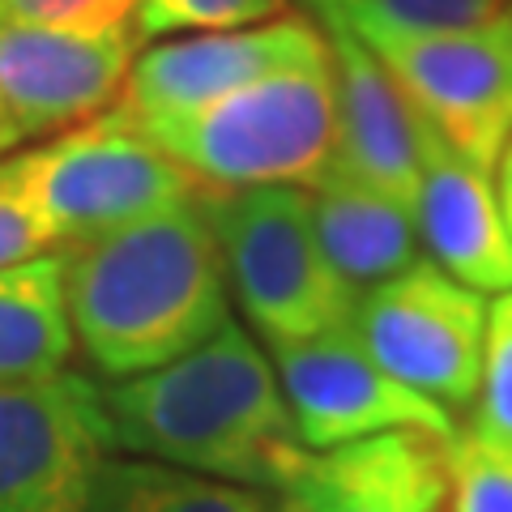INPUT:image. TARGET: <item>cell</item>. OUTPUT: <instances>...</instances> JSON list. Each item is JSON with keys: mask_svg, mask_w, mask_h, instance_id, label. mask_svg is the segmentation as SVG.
Instances as JSON below:
<instances>
[{"mask_svg": "<svg viewBox=\"0 0 512 512\" xmlns=\"http://www.w3.org/2000/svg\"><path fill=\"white\" fill-rule=\"evenodd\" d=\"M103 397L111 436L128 457L274 495L303 453L274 359L235 320L154 372L111 380Z\"/></svg>", "mask_w": 512, "mask_h": 512, "instance_id": "cell-2", "label": "cell"}, {"mask_svg": "<svg viewBox=\"0 0 512 512\" xmlns=\"http://www.w3.org/2000/svg\"><path fill=\"white\" fill-rule=\"evenodd\" d=\"M137 39V22L116 30L0 26V99L18 137L69 133L116 107Z\"/></svg>", "mask_w": 512, "mask_h": 512, "instance_id": "cell-10", "label": "cell"}, {"mask_svg": "<svg viewBox=\"0 0 512 512\" xmlns=\"http://www.w3.org/2000/svg\"><path fill=\"white\" fill-rule=\"evenodd\" d=\"M111 448L107 397L90 376L0 384V512H90Z\"/></svg>", "mask_w": 512, "mask_h": 512, "instance_id": "cell-7", "label": "cell"}, {"mask_svg": "<svg viewBox=\"0 0 512 512\" xmlns=\"http://www.w3.org/2000/svg\"><path fill=\"white\" fill-rule=\"evenodd\" d=\"M478 410L470 427L478 436L512 448V291H500L487 312L483 380H478Z\"/></svg>", "mask_w": 512, "mask_h": 512, "instance_id": "cell-20", "label": "cell"}, {"mask_svg": "<svg viewBox=\"0 0 512 512\" xmlns=\"http://www.w3.org/2000/svg\"><path fill=\"white\" fill-rule=\"evenodd\" d=\"M227 286L201 192L163 214L64 244L73 338L94 372L111 380L154 372L231 325Z\"/></svg>", "mask_w": 512, "mask_h": 512, "instance_id": "cell-1", "label": "cell"}, {"mask_svg": "<svg viewBox=\"0 0 512 512\" xmlns=\"http://www.w3.org/2000/svg\"><path fill=\"white\" fill-rule=\"evenodd\" d=\"M56 244L60 239L52 235V227H47L22 197H13L9 188H0V269L52 252Z\"/></svg>", "mask_w": 512, "mask_h": 512, "instance_id": "cell-23", "label": "cell"}, {"mask_svg": "<svg viewBox=\"0 0 512 512\" xmlns=\"http://www.w3.org/2000/svg\"><path fill=\"white\" fill-rule=\"evenodd\" d=\"M419 235L444 274L474 291H512V231L500 210L491 171L474 167L440 133H423Z\"/></svg>", "mask_w": 512, "mask_h": 512, "instance_id": "cell-14", "label": "cell"}, {"mask_svg": "<svg viewBox=\"0 0 512 512\" xmlns=\"http://www.w3.org/2000/svg\"><path fill=\"white\" fill-rule=\"evenodd\" d=\"M13 146H22V137H18V128H13V120H9L5 99H0V158H5Z\"/></svg>", "mask_w": 512, "mask_h": 512, "instance_id": "cell-25", "label": "cell"}, {"mask_svg": "<svg viewBox=\"0 0 512 512\" xmlns=\"http://www.w3.org/2000/svg\"><path fill=\"white\" fill-rule=\"evenodd\" d=\"M73 350L64 252H43L0 269V384L69 372Z\"/></svg>", "mask_w": 512, "mask_h": 512, "instance_id": "cell-16", "label": "cell"}, {"mask_svg": "<svg viewBox=\"0 0 512 512\" xmlns=\"http://www.w3.org/2000/svg\"><path fill=\"white\" fill-rule=\"evenodd\" d=\"M269 359L303 448H333L380 431L457 436L453 410L384 372L350 320L316 338L269 342Z\"/></svg>", "mask_w": 512, "mask_h": 512, "instance_id": "cell-8", "label": "cell"}, {"mask_svg": "<svg viewBox=\"0 0 512 512\" xmlns=\"http://www.w3.org/2000/svg\"><path fill=\"white\" fill-rule=\"evenodd\" d=\"M325 52V30L303 13H282V18L235 30H197L188 39H163L146 47L133 60V73H128V86L116 107L137 120L171 116V111L222 99L256 77H269L286 64L316 60Z\"/></svg>", "mask_w": 512, "mask_h": 512, "instance_id": "cell-11", "label": "cell"}, {"mask_svg": "<svg viewBox=\"0 0 512 512\" xmlns=\"http://www.w3.org/2000/svg\"><path fill=\"white\" fill-rule=\"evenodd\" d=\"M308 201L320 248L359 295L423 261L419 210L397 192L333 167L316 188H308Z\"/></svg>", "mask_w": 512, "mask_h": 512, "instance_id": "cell-15", "label": "cell"}, {"mask_svg": "<svg viewBox=\"0 0 512 512\" xmlns=\"http://www.w3.org/2000/svg\"><path fill=\"white\" fill-rule=\"evenodd\" d=\"M0 188L22 197L64 244L163 214L201 192L124 107L69 128L47 146L5 158Z\"/></svg>", "mask_w": 512, "mask_h": 512, "instance_id": "cell-5", "label": "cell"}, {"mask_svg": "<svg viewBox=\"0 0 512 512\" xmlns=\"http://www.w3.org/2000/svg\"><path fill=\"white\" fill-rule=\"evenodd\" d=\"M320 22H342L359 39L367 35H453L504 18L512 0H308Z\"/></svg>", "mask_w": 512, "mask_h": 512, "instance_id": "cell-18", "label": "cell"}, {"mask_svg": "<svg viewBox=\"0 0 512 512\" xmlns=\"http://www.w3.org/2000/svg\"><path fill=\"white\" fill-rule=\"evenodd\" d=\"M487 312L491 303L483 291L423 256L397 278L367 286L350 325L384 372L427 393L431 402L461 410L478 397L483 380Z\"/></svg>", "mask_w": 512, "mask_h": 512, "instance_id": "cell-6", "label": "cell"}, {"mask_svg": "<svg viewBox=\"0 0 512 512\" xmlns=\"http://www.w3.org/2000/svg\"><path fill=\"white\" fill-rule=\"evenodd\" d=\"M282 512H444L448 448L431 431L303 448L274 491Z\"/></svg>", "mask_w": 512, "mask_h": 512, "instance_id": "cell-12", "label": "cell"}, {"mask_svg": "<svg viewBox=\"0 0 512 512\" xmlns=\"http://www.w3.org/2000/svg\"><path fill=\"white\" fill-rule=\"evenodd\" d=\"M448 448V512H512V448L457 427Z\"/></svg>", "mask_w": 512, "mask_h": 512, "instance_id": "cell-19", "label": "cell"}, {"mask_svg": "<svg viewBox=\"0 0 512 512\" xmlns=\"http://www.w3.org/2000/svg\"><path fill=\"white\" fill-rule=\"evenodd\" d=\"M495 192H500V210H504V222L512 231V141L504 146L500 163H495Z\"/></svg>", "mask_w": 512, "mask_h": 512, "instance_id": "cell-24", "label": "cell"}, {"mask_svg": "<svg viewBox=\"0 0 512 512\" xmlns=\"http://www.w3.org/2000/svg\"><path fill=\"white\" fill-rule=\"evenodd\" d=\"M286 0H141L137 35L158 39L175 30H235L282 18Z\"/></svg>", "mask_w": 512, "mask_h": 512, "instance_id": "cell-21", "label": "cell"}, {"mask_svg": "<svg viewBox=\"0 0 512 512\" xmlns=\"http://www.w3.org/2000/svg\"><path fill=\"white\" fill-rule=\"evenodd\" d=\"M414 111L474 167L495 171L512 141V9L453 35H367Z\"/></svg>", "mask_w": 512, "mask_h": 512, "instance_id": "cell-9", "label": "cell"}, {"mask_svg": "<svg viewBox=\"0 0 512 512\" xmlns=\"http://www.w3.org/2000/svg\"><path fill=\"white\" fill-rule=\"evenodd\" d=\"M90 512H282L261 487L180 470L150 457H107Z\"/></svg>", "mask_w": 512, "mask_h": 512, "instance_id": "cell-17", "label": "cell"}, {"mask_svg": "<svg viewBox=\"0 0 512 512\" xmlns=\"http://www.w3.org/2000/svg\"><path fill=\"white\" fill-rule=\"evenodd\" d=\"M141 0H0V26L116 30L137 22Z\"/></svg>", "mask_w": 512, "mask_h": 512, "instance_id": "cell-22", "label": "cell"}, {"mask_svg": "<svg viewBox=\"0 0 512 512\" xmlns=\"http://www.w3.org/2000/svg\"><path fill=\"white\" fill-rule=\"evenodd\" d=\"M320 30L338 94V167L384 192L419 201L427 120L355 30L342 22H320Z\"/></svg>", "mask_w": 512, "mask_h": 512, "instance_id": "cell-13", "label": "cell"}, {"mask_svg": "<svg viewBox=\"0 0 512 512\" xmlns=\"http://www.w3.org/2000/svg\"><path fill=\"white\" fill-rule=\"evenodd\" d=\"M227 282L265 342H299L355 316L350 286L316 239L308 188H201Z\"/></svg>", "mask_w": 512, "mask_h": 512, "instance_id": "cell-4", "label": "cell"}, {"mask_svg": "<svg viewBox=\"0 0 512 512\" xmlns=\"http://www.w3.org/2000/svg\"><path fill=\"white\" fill-rule=\"evenodd\" d=\"M141 128L201 188H316L338 167V94L329 52L256 77L222 99Z\"/></svg>", "mask_w": 512, "mask_h": 512, "instance_id": "cell-3", "label": "cell"}]
</instances>
